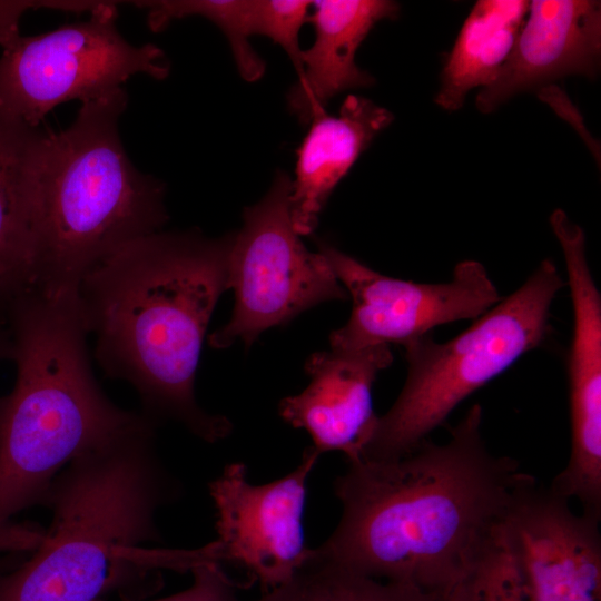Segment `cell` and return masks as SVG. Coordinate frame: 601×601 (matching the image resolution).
<instances>
[{"instance_id": "52a82bcc", "label": "cell", "mask_w": 601, "mask_h": 601, "mask_svg": "<svg viewBox=\"0 0 601 601\" xmlns=\"http://www.w3.org/2000/svg\"><path fill=\"white\" fill-rule=\"evenodd\" d=\"M117 3L101 1L85 21L0 40V116L38 128L60 104L98 99L139 73L167 78L162 49L131 45L119 32Z\"/></svg>"}, {"instance_id": "8992f818", "label": "cell", "mask_w": 601, "mask_h": 601, "mask_svg": "<svg viewBox=\"0 0 601 601\" xmlns=\"http://www.w3.org/2000/svg\"><path fill=\"white\" fill-rule=\"evenodd\" d=\"M564 287L550 259L454 338L431 334L405 344L407 375L359 460H395L415 450L467 396L542 344L550 308Z\"/></svg>"}, {"instance_id": "7402d4cb", "label": "cell", "mask_w": 601, "mask_h": 601, "mask_svg": "<svg viewBox=\"0 0 601 601\" xmlns=\"http://www.w3.org/2000/svg\"><path fill=\"white\" fill-rule=\"evenodd\" d=\"M307 0H252V32L280 46L293 62L298 78L303 73L299 32L308 18Z\"/></svg>"}, {"instance_id": "30bf717a", "label": "cell", "mask_w": 601, "mask_h": 601, "mask_svg": "<svg viewBox=\"0 0 601 601\" xmlns=\"http://www.w3.org/2000/svg\"><path fill=\"white\" fill-rule=\"evenodd\" d=\"M319 456L308 445L288 474L257 485L248 481L246 465L234 462L208 485L224 562L245 569L264 592L293 581L309 561L303 516Z\"/></svg>"}, {"instance_id": "6da1fadb", "label": "cell", "mask_w": 601, "mask_h": 601, "mask_svg": "<svg viewBox=\"0 0 601 601\" xmlns=\"http://www.w3.org/2000/svg\"><path fill=\"white\" fill-rule=\"evenodd\" d=\"M474 404L446 443L395 460H358L336 477L341 519L313 556L373 579L443 595L494 543L535 479L492 454Z\"/></svg>"}, {"instance_id": "2e32d148", "label": "cell", "mask_w": 601, "mask_h": 601, "mask_svg": "<svg viewBox=\"0 0 601 601\" xmlns=\"http://www.w3.org/2000/svg\"><path fill=\"white\" fill-rule=\"evenodd\" d=\"M392 121L390 110L355 95L346 97L337 116L323 111L312 119L292 180L290 215L299 236L314 231L336 185Z\"/></svg>"}, {"instance_id": "44dd1931", "label": "cell", "mask_w": 601, "mask_h": 601, "mask_svg": "<svg viewBox=\"0 0 601 601\" xmlns=\"http://www.w3.org/2000/svg\"><path fill=\"white\" fill-rule=\"evenodd\" d=\"M442 601H533L503 529L487 551L442 595Z\"/></svg>"}, {"instance_id": "9a60e30c", "label": "cell", "mask_w": 601, "mask_h": 601, "mask_svg": "<svg viewBox=\"0 0 601 601\" xmlns=\"http://www.w3.org/2000/svg\"><path fill=\"white\" fill-rule=\"evenodd\" d=\"M311 7L307 22L315 39L303 50V73L287 95L290 112L305 125L336 95L374 83L355 61L357 49L376 22L395 18L400 10L387 0H316Z\"/></svg>"}, {"instance_id": "9c48e42d", "label": "cell", "mask_w": 601, "mask_h": 601, "mask_svg": "<svg viewBox=\"0 0 601 601\" xmlns=\"http://www.w3.org/2000/svg\"><path fill=\"white\" fill-rule=\"evenodd\" d=\"M319 252L353 303L347 323L331 333L332 349L404 346L434 327L476 319L502 298L476 260L460 262L449 282L424 284L382 275L328 244Z\"/></svg>"}, {"instance_id": "5b68a950", "label": "cell", "mask_w": 601, "mask_h": 601, "mask_svg": "<svg viewBox=\"0 0 601 601\" xmlns=\"http://www.w3.org/2000/svg\"><path fill=\"white\" fill-rule=\"evenodd\" d=\"M127 104L118 88L82 102L67 129L43 136L31 284L40 289L77 292L96 265L168 220L164 183L139 171L124 149Z\"/></svg>"}, {"instance_id": "277c9868", "label": "cell", "mask_w": 601, "mask_h": 601, "mask_svg": "<svg viewBox=\"0 0 601 601\" xmlns=\"http://www.w3.org/2000/svg\"><path fill=\"white\" fill-rule=\"evenodd\" d=\"M157 425L147 420L56 476L50 526L29 560L0 572V601H98L129 573H147L125 550L159 542L157 513L183 493L157 451Z\"/></svg>"}, {"instance_id": "ffe728a7", "label": "cell", "mask_w": 601, "mask_h": 601, "mask_svg": "<svg viewBox=\"0 0 601 601\" xmlns=\"http://www.w3.org/2000/svg\"><path fill=\"white\" fill-rule=\"evenodd\" d=\"M308 601H442L415 585L358 574L312 555L300 571Z\"/></svg>"}, {"instance_id": "e0dca14e", "label": "cell", "mask_w": 601, "mask_h": 601, "mask_svg": "<svg viewBox=\"0 0 601 601\" xmlns=\"http://www.w3.org/2000/svg\"><path fill=\"white\" fill-rule=\"evenodd\" d=\"M46 131L0 116V304L32 284L33 220Z\"/></svg>"}, {"instance_id": "8fae6325", "label": "cell", "mask_w": 601, "mask_h": 601, "mask_svg": "<svg viewBox=\"0 0 601 601\" xmlns=\"http://www.w3.org/2000/svg\"><path fill=\"white\" fill-rule=\"evenodd\" d=\"M563 253L573 307L568 358L571 450L551 487L581 506L601 503V296L592 277L583 229L562 210L550 217Z\"/></svg>"}, {"instance_id": "484cf974", "label": "cell", "mask_w": 601, "mask_h": 601, "mask_svg": "<svg viewBox=\"0 0 601 601\" xmlns=\"http://www.w3.org/2000/svg\"><path fill=\"white\" fill-rule=\"evenodd\" d=\"M256 601H308L302 574L287 584L264 592Z\"/></svg>"}, {"instance_id": "7c38bea8", "label": "cell", "mask_w": 601, "mask_h": 601, "mask_svg": "<svg viewBox=\"0 0 601 601\" xmlns=\"http://www.w3.org/2000/svg\"><path fill=\"white\" fill-rule=\"evenodd\" d=\"M536 481L514 500L506 543L533 601H601L600 518L575 513Z\"/></svg>"}, {"instance_id": "4fadbf2b", "label": "cell", "mask_w": 601, "mask_h": 601, "mask_svg": "<svg viewBox=\"0 0 601 601\" xmlns=\"http://www.w3.org/2000/svg\"><path fill=\"white\" fill-rule=\"evenodd\" d=\"M392 361L385 345L314 353L305 366L308 385L280 401L279 415L293 427L305 430L319 455L336 451L347 463L358 461L378 418L373 385Z\"/></svg>"}, {"instance_id": "4316f807", "label": "cell", "mask_w": 601, "mask_h": 601, "mask_svg": "<svg viewBox=\"0 0 601 601\" xmlns=\"http://www.w3.org/2000/svg\"><path fill=\"white\" fill-rule=\"evenodd\" d=\"M9 353H10V345H9L8 333L3 334L0 331V359L4 357H9Z\"/></svg>"}, {"instance_id": "ba28073f", "label": "cell", "mask_w": 601, "mask_h": 601, "mask_svg": "<svg viewBox=\"0 0 601 601\" xmlns=\"http://www.w3.org/2000/svg\"><path fill=\"white\" fill-rule=\"evenodd\" d=\"M290 193L292 179L280 171L265 196L244 210L230 252L234 311L210 335L215 348L236 341L250 346L264 331L321 303L348 297L327 258L308 250L295 231Z\"/></svg>"}, {"instance_id": "603a6c76", "label": "cell", "mask_w": 601, "mask_h": 601, "mask_svg": "<svg viewBox=\"0 0 601 601\" xmlns=\"http://www.w3.org/2000/svg\"><path fill=\"white\" fill-rule=\"evenodd\" d=\"M190 573L193 582L188 588L149 601H239L237 585L225 573L220 563L201 564Z\"/></svg>"}, {"instance_id": "5bb4252c", "label": "cell", "mask_w": 601, "mask_h": 601, "mask_svg": "<svg viewBox=\"0 0 601 601\" xmlns=\"http://www.w3.org/2000/svg\"><path fill=\"white\" fill-rule=\"evenodd\" d=\"M601 52V4L594 0H535L496 79L476 107L492 112L513 96L569 75L595 77Z\"/></svg>"}, {"instance_id": "3957f363", "label": "cell", "mask_w": 601, "mask_h": 601, "mask_svg": "<svg viewBox=\"0 0 601 601\" xmlns=\"http://www.w3.org/2000/svg\"><path fill=\"white\" fill-rule=\"evenodd\" d=\"M6 306L17 375L0 397V522L45 506L72 460L150 418L115 404L97 382L77 292L29 286Z\"/></svg>"}, {"instance_id": "d6986e66", "label": "cell", "mask_w": 601, "mask_h": 601, "mask_svg": "<svg viewBox=\"0 0 601 601\" xmlns=\"http://www.w3.org/2000/svg\"><path fill=\"white\" fill-rule=\"evenodd\" d=\"M147 10L148 27L158 32L171 21L191 16L214 22L227 38L239 75L249 82L262 78L265 62L250 45L252 0H138L129 1Z\"/></svg>"}, {"instance_id": "ac0fdd59", "label": "cell", "mask_w": 601, "mask_h": 601, "mask_svg": "<svg viewBox=\"0 0 601 601\" xmlns=\"http://www.w3.org/2000/svg\"><path fill=\"white\" fill-rule=\"evenodd\" d=\"M528 10L529 1L524 0H480L474 4L444 63L436 105L459 110L472 89H483L496 79Z\"/></svg>"}, {"instance_id": "cb8c5ba5", "label": "cell", "mask_w": 601, "mask_h": 601, "mask_svg": "<svg viewBox=\"0 0 601 601\" xmlns=\"http://www.w3.org/2000/svg\"><path fill=\"white\" fill-rule=\"evenodd\" d=\"M96 0H0V40L19 31V21L28 10L51 9L63 12H91Z\"/></svg>"}, {"instance_id": "7a4b0ae2", "label": "cell", "mask_w": 601, "mask_h": 601, "mask_svg": "<svg viewBox=\"0 0 601 601\" xmlns=\"http://www.w3.org/2000/svg\"><path fill=\"white\" fill-rule=\"evenodd\" d=\"M234 234L158 231L134 240L90 269L77 297L95 356L110 378L137 392L142 413L173 421L216 443L231 422L197 402L195 380L204 337L229 289Z\"/></svg>"}, {"instance_id": "83f0119b", "label": "cell", "mask_w": 601, "mask_h": 601, "mask_svg": "<svg viewBox=\"0 0 601 601\" xmlns=\"http://www.w3.org/2000/svg\"><path fill=\"white\" fill-rule=\"evenodd\" d=\"M7 563H8L7 558L0 559V572L7 570L8 568Z\"/></svg>"}, {"instance_id": "d4e9b609", "label": "cell", "mask_w": 601, "mask_h": 601, "mask_svg": "<svg viewBox=\"0 0 601 601\" xmlns=\"http://www.w3.org/2000/svg\"><path fill=\"white\" fill-rule=\"evenodd\" d=\"M45 530L27 523L0 522V554L33 552L43 539Z\"/></svg>"}]
</instances>
